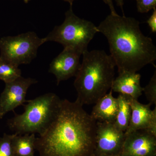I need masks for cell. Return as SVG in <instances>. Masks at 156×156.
Returning a JSON list of instances; mask_svg holds the SVG:
<instances>
[{
  "label": "cell",
  "instance_id": "cell-16",
  "mask_svg": "<svg viewBox=\"0 0 156 156\" xmlns=\"http://www.w3.org/2000/svg\"><path fill=\"white\" fill-rule=\"evenodd\" d=\"M18 67L0 58V80L6 83L21 76L22 73Z\"/></svg>",
  "mask_w": 156,
  "mask_h": 156
},
{
  "label": "cell",
  "instance_id": "cell-6",
  "mask_svg": "<svg viewBox=\"0 0 156 156\" xmlns=\"http://www.w3.org/2000/svg\"><path fill=\"white\" fill-rule=\"evenodd\" d=\"M34 32L29 31L16 36L0 38V58L17 66L29 64L36 57L39 47L45 43Z\"/></svg>",
  "mask_w": 156,
  "mask_h": 156
},
{
  "label": "cell",
  "instance_id": "cell-20",
  "mask_svg": "<svg viewBox=\"0 0 156 156\" xmlns=\"http://www.w3.org/2000/svg\"><path fill=\"white\" fill-rule=\"evenodd\" d=\"M151 135L156 137V107L153 110L152 115L145 129Z\"/></svg>",
  "mask_w": 156,
  "mask_h": 156
},
{
  "label": "cell",
  "instance_id": "cell-1",
  "mask_svg": "<svg viewBox=\"0 0 156 156\" xmlns=\"http://www.w3.org/2000/svg\"><path fill=\"white\" fill-rule=\"evenodd\" d=\"M96 122L78 101L61 100L56 118L36 137L39 156H93Z\"/></svg>",
  "mask_w": 156,
  "mask_h": 156
},
{
  "label": "cell",
  "instance_id": "cell-26",
  "mask_svg": "<svg viewBox=\"0 0 156 156\" xmlns=\"http://www.w3.org/2000/svg\"></svg>",
  "mask_w": 156,
  "mask_h": 156
},
{
  "label": "cell",
  "instance_id": "cell-23",
  "mask_svg": "<svg viewBox=\"0 0 156 156\" xmlns=\"http://www.w3.org/2000/svg\"><path fill=\"white\" fill-rule=\"evenodd\" d=\"M124 1V0H115V2H116L117 5H118V6H119L120 8H121V9H122V11L123 12Z\"/></svg>",
  "mask_w": 156,
  "mask_h": 156
},
{
  "label": "cell",
  "instance_id": "cell-18",
  "mask_svg": "<svg viewBox=\"0 0 156 156\" xmlns=\"http://www.w3.org/2000/svg\"><path fill=\"white\" fill-rule=\"evenodd\" d=\"M143 92H144L146 97L149 102L150 104H156V72L151 78L148 84L143 88Z\"/></svg>",
  "mask_w": 156,
  "mask_h": 156
},
{
  "label": "cell",
  "instance_id": "cell-24",
  "mask_svg": "<svg viewBox=\"0 0 156 156\" xmlns=\"http://www.w3.org/2000/svg\"><path fill=\"white\" fill-rule=\"evenodd\" d=\"M63 1H65V2H68L70 4V5H73V2L74 1L76 0H63Z\"/></svg>",
  "mask_w": 156,
  "mask_h": 156
},
{
  "label": "cell",
  "instance_id": "cell-4",
  "mask_svg": "<svg viewBox=\"0 0 156 156\" xmlns=\"http://www.w3.org/2000/svg\"><path fill=\"white\" fill-rule=\"evenodd\" d=\"M61 99L53 93H48L27 101L24 112L9 119L7 125L17 135L43 134L58 113Z\"/></svg>",
  "mask_w": 156,
  "mask_h": 156
},
{
  "label": "cell",
  "instance_id": "cell-10",
  "mask_svg": "<svg viewBox=\"0 0 156 156\" xmlns=\"http://www.w3.org/2000/svg\"><path fill=\"white\" fill-rule=\"evenodd\" d=\"M82 53L70 48H64L63 51L53 59L49 73L56 77L57 85L61 81L75 76L80 67V58Z\"/></svg>",
  "mask_w": 156,
  "mask_h": 156
},
{
  "label": "cell",
  "instance_id": "cell-8",
  "mask_svg": "<svg viewBox=\"0 0 156 156\" xmlns=\"http://www.w3.org/2000/svg\"><path fill=\"white\" fill-rule=\"evenodd\" d=\"M37 81L22 76L14 80L6 83L5 89L0 95V119L9 112L27 102V93L30 87Z\"/></svg>",
  "mask_w": 156,
  "mask_h": 156
},
{
  "label": "cell",
  "instance_id": "cell-13",
  "mask_svg": "<svg viewBox=\"0 0 156 156\" xmlns=\"http://www.w3.org/2000/svg\"><path fill=\"white\" fill-rule=\"evenodd\" d=\"M127 96L131 107V113L129 126L125 132L127 134L140 130H145L152 115L151 105L140 103L137 99Z\"/></svg>",
  "mask_w": 156,
  "mask_h": 156
},
{
  "label": "cell",
  "instance_id": "cell-17",
  "mask_svg": "<svg viewBox=\"0 0 156 156\" xmlns=\"http://www.w3.org/2000/svg\"><path fill=\"white\" fill-rule=\"evenodd\" d=\"M14 135L5 133L0 137V156H14L12 141Z\"/></svg>",
  "mask_w": 156,
  "mask_h": 156
},
{
  "label": "cell",
  "instance_id": "cell-2",
  "mask_svg": "<svg viewBox=\"0 0 156 156\" xmlns=\"http://www.w3.org/2000/svg\"><path fill=\"white\" fill-rule=\"evenodd\" d=\"M107 39L118 72L136 73L156 59V47L134 17L110 14L97 27Z\"/></svg>",
  "mask_w": 156,
  "mask_h": 156
},
{
  "label": "cell",
  "instance_id": "cell-12",
  "mask_svg": "<svg viewBox=\"0 0 156 156\" xmlns=\"http://www.w3.org/2000/svg\"><path fill=\"white\" fill-rule=\"evenodd\" d=\"M112 90L100 98L92 108L91 114L96 122L114 123L118 112V100L113 96Z\"/></svg>",
  "mask_w": 156,
  "mask_h": 156
},
{
  "label": "cell",
  "instance_id": "cell-9",
  "mask_svg": "<svg viewBox=\"0 0 156 156\" xmlns=\"http://www.w3.org/2000/svg\"><path fill=\"white\" fill-rule=\"evenodd\" d=\"M125 136L119 156H156L155 136L145 130L134 131Z\"/></svg>",
  "mask_w": 156,
  "mask_h": 156
},
{
  "label": "cell",
  "instance_id": "cell-15",
  "mask_svg": "<svg viewBox=\"0 0 156 156\" xmlns=\"http://www.w3.org/2000/svg\"><path fill=\"white\" fill-rule=\"evenodd\" d=\"M117 99L119 107L114 124L119 130L125 132L128 128L131 119V107L126 95L119 94Z\"/></svg>",
  "mask_w": 156,
  "mask_h": 156
},
{
  "label": "cell",
  "instance_id": "cell-25",
  "mask_svg": "<svg viewBox=\"0 0 156 156\" xmlns=\"http://www.w3.org/2000/svg\"><path fill=\"white\" fill-rule=\"evenodd\" d=\"M30 1V0H23V1H24V2L25 3H28V2H29Z\"/></svg>",
  "mask_w": 156,
  "mask_h": 156
},
{
  "label": "cell",
  "instance_id": "cell-5",
  "mask_svg": "<svg viewBox=\"0 0 156 156\" xmlns=\"http://www.w3.org/2000/svg\"><path fill=\"white\" fill-rule=\"evenodd\" d=\"M97 33V26L91 21L77 16L70 5L66 12L63 23L55 27L44 39L45 42H57L64 48H72L83 54L88 50L89 43Z\"/></svg>",
  "mask_w": 156,
  "mask_h": 156
},
{
  "label": "cell",
  "instance_id": "cell-11",
  "mask_svg": "<svg viewBox=\"0 0 156 156\" xmlns=\"http://www.w3.org/2000/svg\"><path fill=\"white\" fill-rule=\"evenodd\" d=\"M119 74L114 80L111 89L113 92L138 99L142 95L143 90L140 85L141 76L136 73L128 72Z\"/></svg>",
  "mask_w": 156,
  "mask_h": 156
},
{
  "label": "cell",
  "instance_id": "cell-14",
  "mask_svg": "<svg viewBox=\"0 0 156 156\" xmlns=\"http://www.w3.org/2000/svg\"><path fill=\"white\" fill-rule=\"evenodd\" d=\"M36 139L35 134H15L12 141L14 156H35Z\"/></svg>",
  "mask_w": 156,
  "mask_h": 156
},
{
  "label": "cell",
  "instance_id": "cell-7",
  "mask_svg": "<svg viewBox=\"0 0 156 156\" xmlns=\"http://www.w3.org/2000/svg\"><path fill=\"white\" fill-rule=\"evenodd\" d=\"M125 137L114 123L97 122L94 155L119 156Z\"/></svg>",
  "mask_w": 156,
  "mask_h": 156
},
{
  "label": "cell",
  "instance_id": "cell-19",
  "mask_svg": "<svg viewBox=\"0 0 156 156\" xmlns=\"http://www.w3.org/2000/svg\"><path fill=\"white\" fill-rule=\"evenodd\" d=\"M138 12L146 13L156 8V0H136Z\"/></svg>",
  "mask_w": 156,
  "mask_h": 156
},
{
  "label": "cell",
  "instance_id": "cell-21",
  "mask_svg": "<svg viewBox=\"0 0 156 156\" xmlns=\"http://www.w3.org/2000/svg\"><path fill=\"white\" fill-rule=\"evenodd\" d=\"M152 33L156 32V8L153 9V12L147 21Z\"/></svg>",
  "mask_w": 156,
  "mask_h": 156
},
{
  "label": "cell",
  "instance_id": "cell-3",
  "mask_svg": "<svg viewBox=\"0 0 156 156\" xmlns=\"http://www.w3.org/2000/svg\"><path fill=\"white\" fill-rule=\"evenodd\" d=\"M82 55L83 61L74 83L77 93L76 101L83 105L93 104L111 89L116 65L104 50H87Z\"/></svg>",
  "mask_w": 156,
  "mask_h": 156
},
{
  "label": "cell",
  "instance_id": "cell-22",
  "mask_svg": "<svg viewBox=\"0 0 156 156\" xmlns=\"http://www.w3.org/2000/svg\"><path fill=\"white\" fill-rule=\"evenodd\" d=\"M104 2L105 4L108 5L109 7L110 10L111 11V14H113V15H117V14L116 11L115 10L114 6L113 4L112 0H102Z\"/></svg>",
  "mask_w": 156,
  "mask_h": 156
}]
</instances>
